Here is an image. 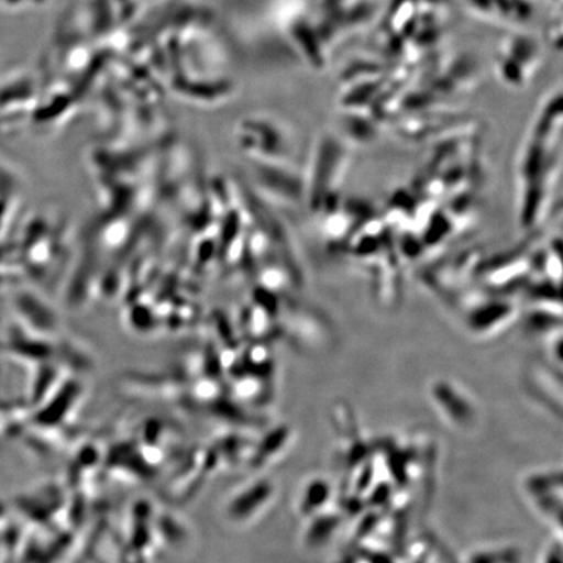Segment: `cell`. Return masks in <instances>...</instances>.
<instances>
[{
	"instance_id": "cell-1",
	"label": "cell",
	"mask_w": 563,
	"mask_h": 563,
	"mask_svg": "<svg viewBox=\"0 0 563 563\" xmlns=\"http://www.w3.org/2000/svg\"><path fill=\"white\" fill-rule=\"evenodd\" d=\"M562 91L541 100L520 145L517 159V210L523 229L545 221L562 176Z\"/></svg>"
},
{
	"instance_id": "cell-2",
	"label": "cell",
	"mask_w": 563,
	"mask_h": 563,
	"mask_svg": "<svg viewBox=\"0 0 563 563\" xmlns=\"http://www.w3.org/2000/svg\"><path fill=\"white\" fill-rule=\"evenodd\" d=\"M350 151L342 140L323 135L316 154L314 170L309 183V202L321 217L338 206V189L346 175Z\"/></svg>"
},
{
	"instance_id": "cell-3",
	"label": "cell",
	"mask_w": 563,
	"mask_h": 563,
	"mask_svg": "<svg viewBox=\"0 0 563 563\" xmlns=\"http://www.w3.org/2000/svg\"><path fill=\"white\" fill-rule=\"evenodd\" d=\"M541 65L539 42L531 35L516 34L499 46L496 73L499 81L511 89H523Z\"/></svg>"
}]
</instances>
